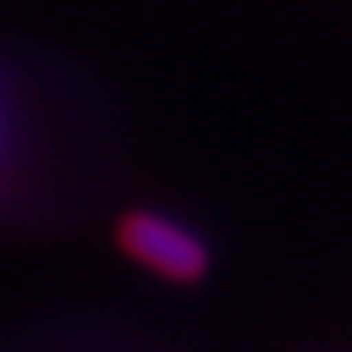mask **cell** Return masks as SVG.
Returning <instances> with one entry per match:
<instances>
[{
  "instance_id": "1",
  "label": "cell",
  "mask_w": 352,
  "mask_h": 352,
  "mask_svg": "<svg viewBox=\"0 0 352 352\" xmlns=\"http://www.w3.org/2000/svg\"><path fill=\"white\" fill-rule=\"evenodd\" d=\"M116 244L131 263L173 285H195L214 266V248L206 232L162 206L128 210L116 221Z\"/></svg>"
},
{
  "instance_id": "2",
  "label": "cell",
  "mask_w": 352,
  "mask_h": 352,
  "mask_svg": "<svg viewBox=\"0 0 352 352\" xmlns=\"http://www.w3.org/2000/svg\"><path fill=\"white\" fill-rule=\"evenodd\" d=\"M12 105H8V90L4 82H0V169L8 165V157H12Z\"/></svg>"
}]
</instances>
